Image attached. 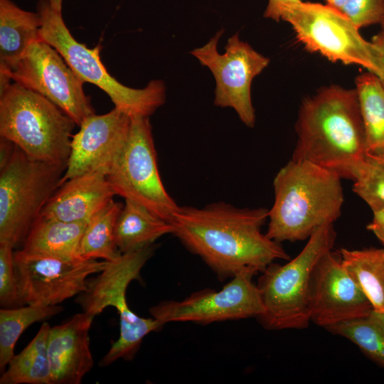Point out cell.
Returning <instances> with one entry per match:
<instances>
[{
	"label": "cell",
	"instance_id": "cell-1",
	"mask_svg": "<svg viewBox=\"0 0 384 384\" xmlns=\"http://www.w3.org/2000/svg\"><path fill=\"white\" fill-rule=\"evenodd\" d=\"M268 210L223 201L203 208L180 206L170 223L173 235L223 281L242 272H262L277 260H290L279 243L262 233Z\"/></svg>",
	"mask_w": 384,
	"mask_h": 384
},
{
	"label": "cell",
	"instance_id": "cell-2",
	"mask_svg": "<svg viewBox=\"0 0 384 384\" xmlns=\"http://www.w3.org/2000/svg\"><path fill=\"white\" fill-rule=\"evenodd\" d=\"M292 159L307 161L353 181L368 154L356 89L325 87L305 100Z\"/></svg>",
	"mask_w": 384,
	"mask_h": 384
},
{
	"label": "cell",
	"instance_id": "cell-3",
	"mask_svg": "<svg viewBox=\"0 0 384 384\" xmlns=\"http://www.w3.org/2000/svg\"><path fill=\"white\" fill-rule=\"evenodd\" d=\"M341 179L309 161L291 159L273 180L267 236L278 243L305 240L319 228L334 224L343 204Z\"/></svg>",
	"mask_w": 384,
	"mask_h": 384
},
{
	"label": "cell",
	"instance_id": "cell-4",
	"mask_svg": "<svg viewBox=\"0 0 384 384\" xmlns=\"http://www.w3.org/2000/svg\"><path fill=\"white\" fill-rule=\"evenodd\" d=\"M0 151V245L15 248L60 186L67 165L33 159L1 137Z\"/></svg>",
	"mask_w": 384,
	"mask_h": 384
},
{
	"label": "cell",
	"instance_id": "cell-5",
	"mask_svg": "<svg viewBox=\"0 0 384 384\" xmlns=\"http://www.w3.org/2000/svg\"><path fill=\"white\" fill-rule=\"evenodd\" d=\"M75 125L54 103L17 82L0 91V137L33 159L67 165Z\"/></svg>",
	"mask_w": 384,
	"mask_h": 384
},
{
	"label": "cell",
	"instance_id": "cell-6",
	"mask_svg": "<svg viewBox=\"0 0 384 384\" xmlns=\"http://www.w3.org/2000/svg\"><path fill=\"white\" fill-rule=\"evenodd\" d=\"M336 238L334 224L316 229L302 251L283 265L271 263L262 272L257 287L264 311L257 319L267 330L302 329L310 321L308 293L313 270L332 250Z\"/></svg>",
	"mask_w": 384,
	"mask_h": 384
},
{
	"label": "cell",
	"instance_id": "cell-7",
	"mask_svg": "<svg viewBox=\"0 0 384 384\" xmlns=\"http://www.w3.org/2000/svg\"><path fill=\"white\" fill-rule=\"evenodd\" d=\"M36 11L42 20L41 39L57 50L84 82L92 83L103 90L115 108L131 117H149L164 104L166 87L162 80H151L140 89L125 86L112 76L102 64L101 46L90 48L76 41L61 12L53 9L48 0H39Z\"/></svg>",
	"mask_w": 384,
	"mask_h": 384
},
{
	"label": "cell",
	"instance_id": "cell-8",
	"mask_svg": "<svg viewBox=\"0 0 384 384\" xmlns=\"http://www.w3.org/2000/svg\"><path fill=\"white\" fill-rule=\"evenodd\" d=\"M279 18L292 26L298 40L311 52L334 62L361 65L378 78L383 75L378 48L365 40L359 28L338 10L301 0L282 6Z\"/></svg>",
	"mask_w": 384,
	"mask_h": 384
},
{
	"label": "cell",
	"instance_id": "cell-9",
	"mask_svg": "<svg viewBox=\"0 0 384 384\" xmlns=\"http://www.w3.org/2000/svg\"><path fill=\"white\" fill-rule=\"evenodd\" d=\"M131 118L127 142L107 180L115 195L140 204L170 223L180 206L161 178L149 117Z\"/></svg>",
	"mask_w": 384,
	"mask_h": 384
},
{
	"label": "cell",
	"instance_id": "cell-10",
	"mask_svg": "<svg viewBox=\"0 0 384 384\" xmlns=\"http://www.w3.org/2000/svg\"><path fill=\"white\" fill-rule=\"evenodd\" d=\"M224 30L218 31L203 47L191 53L210 69L215 80L214 105L231 107L248 127L255 124V112L251 99L252 80L268 65L270 59L240 41L238 33L228 38L225 53L217 49Z\"/></svg>",
	"mask_w": 384,
	"mask_h": 384
},
{
	"label": "cell",
	"instance_id": "cell-11",
	"mask_svg": "<svg viewBox=\"0 0 384 384\" xmlns=\"http://www.w3.org/2000/svg\"><path fill=\"white\" fill-rule=\"evenodd\" d=\"M0 73L49 100L78 126L95 114L84 92V82L58 51L41 39L29 46L11 70Z\"/></svg>",
	"mask_w": 384,
	"mask_h": 384
},
{
	"label": "cell",
	"instance_id": "cell-12",
	"mask_svg": "<svg viewBox=\"0 0 384 384\" xmlns=\"http://www.w3.org/2000/svg\"><path fill=\"white\" fill-rule=\"evenodd\" d=\"M15 274L22 305H58L87 287L89 276L100 273L109 261L65 260L26 252H14Z\"/></svg>",
	"mask_w": 384,
	"mask_h": 384
},
{
	"label": "cell",
	"instance_id": "cell-13",
	"mask_svg": "<svg viewBox=\"0 0 384 384\" xmlns=\"http://www.w3.org/2000/svg\"><path fill=\"white\" fill-rule=\"evenodd\" d=\"M253 274L240 273L222 289H202L183 300L163 301L151 306L152 317L163 325L170 322L208 324L260 316L264 307Z\"/></svg>",
	"mask_w": 384,
	"mask_h": 384
},
{
	"label": "cell",
	"instance_id": "cell-14",
	"mask_svg": "<svg viewBox=\"0 0 384 384\" xmlns=\"http://www.w3.org/2000/svg\"><path fill=\"white\" fill-rule=\"evenodd\" d=\"M310 321L324 329L365 316L373 306L331 250L316 264L309 282Z\"/></svg>",
	"mask_w": 384,
	"mask_h": 384
},
{
	"label": "cell",
	"instance_id": "cell-15",
	"mask_svg": "<svg viewBox=\"0 0 384 384\" xmlns=\"http://www.w3.org/2000/svg\"><path fill=\"white\" fill-rule=\"evenodd\" d=\"M132 118L114 108L86 118L73 136L70 153L60 186L67 180L91 172L107 176L119 161L128 140Z\"/></svg>",
	"mask_w": 384,
	"mask_h": 384
},
{
	"label": "cell",
	"instance_id": "cell-16",
	"mask_svg": "<svg viewBox=\"0 0 384 384\" xmlns=\"http://www.w3.org/2000/svg\"><path fill=\"white\" fill-rule=\"evenodd\" d=\"M94 318L82 311L50 327L48 355L51 384H80L92 368L89 332Z\"/></svg>",
	"mask_w": 384,
	"mask_h": 384
},
{
	"label": "cell",
	"instance_id": "cell-17",
	"mask_svg": "<svg viewBox=\"0 0 384 384\" xmlns=\"http://www.w3.org/2000/svg\"><path fill=\"white\" fill-rule=\"evenodd\" d=\"M155 250L154 245H149L134 252L121 253L109 261L97 277L87 280L86 289L78 295L75 302L82 311L95 316L108 306L116 308L118 313L128 309L127 287L132 281L141 279V271Z\"/></svg>",
	"mask_w": 384,
	"mask_h": 384
},
{
	"label": "cell",
	"instance_id": "cell-18",
	"mask_svg": "<svg viewBox=\"0 0 384 384\" xmlns=\"http://www.w3.org/2000/svg\"><path fill=\"white\" fill-rule=\"evenodd\" d=\"M114 196L106 175L87 173L60 185L40 215L65 222L87 223Z\"/></svg>",
	"mask_w": 384,
	"mask_h": 384
},
{
	"label": "cell",
	"instance_id": "cell-19",
	"mask_svg": "<svg viewBox=\"0 0 384 384\" xmlns=\"http://www.w3.org/2000/svg\"><path fill=\"white\" fill-rule=\"evenodd\" d=\"M41 25L38 12L23 10L11 0H0V73L11 70L41 39Z\"/></svg>",
	"mask_w": 384,
	"mask_h": 384
},
{
	"label": "cell",
	"instance_id": "cell-20",
	"mask_svg": "<svg viewBox=\"0 0 384 384\" xmlns=\"http://www.w3.org/2000/svg\"><path fill=\"white\" fill-rule=\"evenodd\" d=\"M87 223L39 215L31 225L21 250L65 260H80L79 246Z\"/></svg>",
	"mask_w": 384,
	"mask_h": 384
},
{
	"label": "cell",
	"instance_id": "cell-21",
	"mask_svg": "<svg viewBox=\"0 0 384 384\" xmlns=\"http://www.w3.org/2000/svg\"><path fill=\"white\" fill-rule=\"evenodd\" d=\"M124 200L115 226V242L120 253L140 250L164 235L173 234L174 227L170 223L140 204Z\"/></svg>",
	"mask_w": 384,
	"mask_h": 384
},
{
	"label": "cell",
	"instance_id": "cell-22",
	"mask_svg": "<svg viewBox=\"0 0 384 384\" xmlns=\"http://www.w3.org/2000/svg\"><path fill=\"white\" fill-rule=\"evenodd\" d=\"M341 262L370 301L373 310L384 313V249L338 251Z\"/></svg>",
	"mask_w": 384,
	"mask_h": 384
},
{
	"label": "cell",
	"instance_id": "cell-23",
	"mask_svg": "<svg viewBox=\"0 0 384 384\" xmlns=\"http://www.w3.org/2000/svg\"><path fill=\"white\" fill-rule=\"evenodd\" d=\"M50 326L44 322L37 334L2 373L0 384H51L48 340Z\"/></svg>",
	"mask_w": 384,
	"mask_h": 384
},
{
	"label": "cell",
	"instance_id": "cell-24",
	"mask_svg": "<svg viewBox=\"0 0 384 384\" xmlns=\"http://www.w3.org/2000/svg\"><path fill=\"white\" fill-rule=\"evenodd\" d=\"M368 154L384 157V91L378 78L367 72L356 79Z\"/></svg>",
	"mask_w": 384,
	"mask_h": 384
},
{
	"label": "cell",
	"instance_id": "cell-25",
	"mask_svg": "<svg viewBox=\"0 0 384 384\" xmlns=\"http://www.w3.org/2000/svg\"><path fill=\"white\" fill-rule=\"evenodd\" d=\"M122 206L112 200L89 220L79 246L81 259L112 261L121 254L115 242V226Z\"/></svg>",
	"mask_w": 384,
	"mask_h": 384
},
{
	"label": "cell",
	"instance_id": "cell-26",
	"mask_svg": "<svg viewBox=\"0 0 384 384\" xmlns=\"http://www.w3.org/2000/svg\"><path fill=\"white\" fill-rule=\"evenodd\" d=\"M63 306L26 305L0 309V370L4 372L14 355L18 339L33 324L60 314Z\"/></svg>",
	"mask_w": 384,
	"mask_h": 384
},
{
	"label": "cell",
	"instance_id": "cell-27",
	"mask_svg": "<svg viewBox=\"0 0 384 384\" xmlns=\"http://www.w3.org/2000/svg\"><path fill=\"white\" fill-rule=\"evenodd\" d=\"M325 329L349 340L370 360L384 369V313L373 309L365 316Z\"/></svg>",
	"mask_w": 384,
	"mask_h": 384
},
{
	"label": "cell",
	"instance_id": "cell-28",
	"mask_svg": "<svg viewBox=\"0 0 384 384\" xmlns=\"http://www.w3.org/2000/svg\"><path fill=\"white\" fill-rule=\"evenodd\" d=\"M158 320L143 318L132 311L128 316L119 319V336L112 343L99 365L108 366L119 359L129 361L134 358L144 338L149 333L163 327Z\"/></svg>",
	"mask_w": 384,
	"mask_h": 384
},
{
	"label": "cell",
	"instance_id": "cell-29",
	"mask_svg": "<svg viewBox=\"0 0 384 384\" xmlns=\"http://www.w3.org/2000/svg\"><path fill=\"white\" fill-rule=\"evenodd\" d=\"M353 191L373 212L384 209V157L368 153L353 181Z\"/></svg>",
	"mask_w": 384,
	"mask_h": 384
},
{
	"label": "cell",
	"instance_id": "cell-30",
	"mask_svg": "<svg viewBox=\"0 0 384 384\" xmlns=\"http://www.w3.org/2000/svg\"><path fill=\"white\" fill-rule=\"evenodd\" d=\"M13 250L7 245H0V304L3 308L23 306L18 295Z\"/></svg>",
	"mask_w": 384,
	"mask_h": 384
},
{
	"label": "cell",
	"instance_id": "cell-31",
	"mask_svg": "<svg viewBox=\"0 0 384 384\" xmlns=\"http://www.w3.org/2000/svg\"><path fill=\"white\" fill-rule=\"evenodd\" d=\"M340 12L360 29L380 23L384 15V0H351Z\"/></svg>",
	"mask_w": 384,
	"mask_h": 384
},
{
	"label": "cell",
	"instance_id": "cell-32",
	"mask_svg": "<svg viewBox=\"0 0 384 384\" xmlns=\"http://www.w3.org/2000/svg\"><path fill=\"white\" fill-rule=\"evenodd\" d=\"M371 222L367 229L371 231L384 245V209L373 211Z\"/></svg>",
	"mask_w": 384,
	"mask_h": 384
},
{
	"label": "cell",
	"instance_id": "cell-33",
	"mask_svg": "<svg viewBox=\"0 0 384 384\" xmlns=\"http://www.w3.org/2000/svg\"><path fill=\"white\" fill-rule=\"evenodd\" d=\"M299 1L301 0H268L267 6L264 12V16L275 21H279V11L280 8L284 5Z\"/></svg>",
	"mask_w": 384,
	"mask_h": 384
},
{
	"label": "cell",
	"instance_id": "cell-34",
	"mask_svg": "<svg viewBox=\"0 0 384 384\" xmlns=\"http://www.w3.org/2000/svg\"><path fill=\"white\" fill-rule=\"evenodd\" d=\"M380 50L383 61V75L379 78L380 83L384 91V29H382L378 34L374 36L371 41Z\"/></svg>",
	"mask_w": 384,
	"mask_h": 384
},
{
	"label": "cell",
	"instance_id": "cell-35",
	"mask_svg": "<svg viewBox=\"0 0 384 384\" xmlns=\"http://www.w3.org/2000/svg\"><path fill=\"white\" fill-rule=\"evenodd\" d=\"M351 0H325L326 4L341 11V10Z\"/></svg>",
	"mask_w": 384,
	"mask_h": 384
},
{
	"label": "cell",
	"instance_id": "cell-36",
	"mask_svg": "<svg viewBox=\"0 0 384 384\" xmlns=\"http://www.w3.org/2000/svg\"><path fill=\"white\" fill-rule=\"evenodd\" d=\"M49 1L53 9L61 12L63 0H49Z\"/></svg>",
	"mask_w": 384,
	"mask_h": 384
},
{
	"label": "cell",
	"instance_id": "cell-37",
	"mask_svg": "<svg viewBox=\"0 0 384 384\" xmlns=\"http://www.w3.org/2000/svg\"><path fill=\"white\" fill-rule=\"evenodd\" d=\"M380 24L382 26V29H384V15H383V17L380 23Z\"/></svg>",
	"mask_w": 384,
	"mask_h": 384
}]
</instances>
